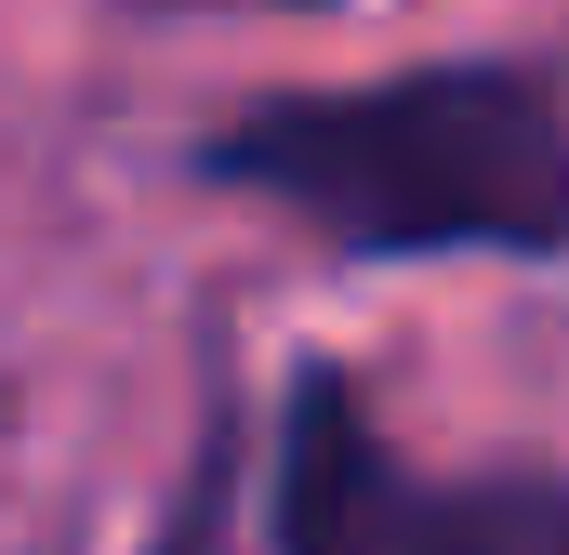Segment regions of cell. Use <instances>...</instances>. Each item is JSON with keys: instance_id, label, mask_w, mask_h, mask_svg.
Masks as SVG:
<instances>
[{"instance_id": "obj_3", "label": "cell", "mask_w": 569, "mask_h": 555, "mask_svg": "<svg viewBox=\"0 0 569 555\" xmlns=\"http://www.w3.org/2000/svg\"><path fill=\"white\" fill-rule=\"evenodd\" d=\"M159 13H318V0H159Z\"/></svg>"}, {"instance_id": "obj_1", "label": "cell", "mask_w": 569, "mask_h": 555, "mask_svg": "<svg viewBox=\"0 0 569 555\" xmlns=\"http://www.w3.org/2000/svg\"><path fill=\"white\" fill-rule=\"evenodd\" d=\"M212 185L279 199L331 252H569V93L503 53H425L358 93H266L199 145Z\"/></svg>"}, {"instance_id": "obj_2", "label": "cell", "mask_w": 569, "mask_h": 555, "mask_svg": "<svg viewBox=\"0 0 569 555\" xmlns=\"http://www.w3.org/2000/svg\"><path fill=\"white\" fill-rule=\"evenodd\" d=\"M279 555H569V476H477L425 490L345 371H305L279 411Z\"/></svg>"}]
</instances>
